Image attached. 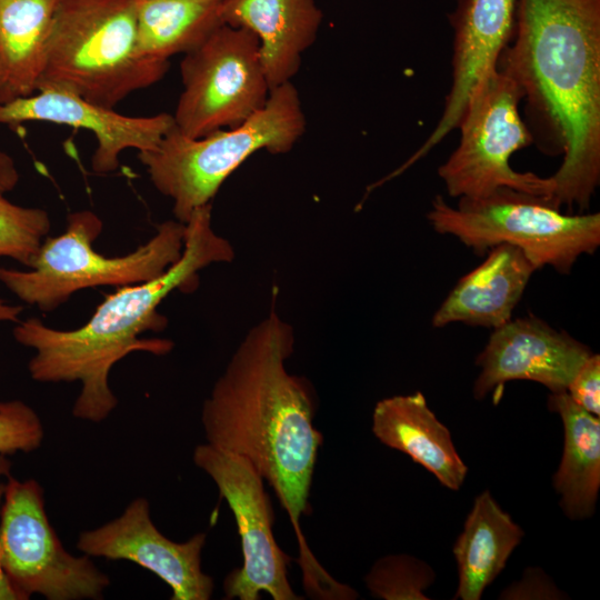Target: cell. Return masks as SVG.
Instances as JSON below:
<instances>
[{"instance_id": "4fadbf2b", "label": "cell", "mask_w": 600, "mask_h": 600, "mask_svg": "<svg viewBox=\"0 0 600 600\" xmlns=\"http://www.w3.org/2000/svg\"><path fill=\"white\" fill-rule=\"evenodd\" d=\"M517 0H458L448 19L452 28L451 84L442 113L424 142L403 163L409 169L457 129L480 83L498 66L510 43Z\"/></svg>"}, {"instance_id": "30bf717a", "label": "cell", "mask_w": 600, "mask_h": 600, "mask_svg": "<svg viewBox=\"0 0 600 600\" xmlns=\"http://www.w3.org/2000/svg\"><path fill=\"white\" fill-rule=\"evenodd\" d=\"M180 73L183 89L172 117L176 129L190 138L238 127L271 91L258 38L224 23L184 53Z\"/></svg>"}, {"instance_id": "7c38bea8", "label": "cell", "mask_w": 600, "mask_h": 600, "mask_svg": "<svg viewBox=\"0 0 600 600\" xmlns=\"http://www.w3.org/2000/svg\"><path fill=\"white\" fill-rule=\"evenodd\" d=\"M207 534L198 532L184 542L162 534L151 520L146 498L133 499L121 516L83 531L77 548L89 557L133 562L156 574L172 590V600H208L213 579L201 568Z\"/></svg>"}, {"instance_id": "f546056e", "label": "cell", "mask_w": 600, "mask_h": 600, "mask_svg": "<svg viewBox=\"0 0 600 600\" xmlns=\"http://www.w3.org/2000/svg\"><path fill=\"white\" fill-rule=\"evenodd\" d=\"M4 102H7V98H6L4 89H3L1 77H0V104Z\"/></svg>"}, {"instance_id": "7a4b0ae2", "label": "cell", "mask_w": 600, "mask_h": 600, "mask_svg": "<svg viewBox=\"0 0 600 600\" xmlns=\"http://www.w3.org/2000/svg\"><path fill=\"white\" fill-rule=\"evenodd\" d=\"M497 68L520 87L542 149L562 156L549 202L588 209L600 182V0H517Z\"/></svg>"}, {"instance_id": "5bb4252c", "label": "cell", "mask_w": 600, "mask_h": 600, "mask_svg": "<svg viewBox=\"0 0 600 600\" xmlns=\"http://www.w3.org/2000/svg\"><path fill=\"white\" fill-rule=\"evenodd\" d=\"M590 349L537 317L509 320L493 332L477 358L481 371L473 386L476 399L490 391L499 399L506 382L530 380L551 392L567 391Z\"/></svg>"}, {"instance_id": "277c9868", "label": "cell", "mask_w": 600, "mask_h": 600, "mask_svg": "<svg viewBox=\"0 0 600 600\" xmlns=\"http://www.w3.org/2000/svg\"><path fill=\"white\" fill-rule=\"evenodd\" d=\"M139 0H60L37 91L59 90L112 108L163 78L169 61L138 48Z\"/></svg>"}, {"instance_id": "5b68a950", "label": "cell", "mask_w": 600, "mask_h": 600, "mask_svg": "<svg viewBox=\"0 0 600 600\" xmlns=\"http://www.w3.org/2000/svg\"><path fill=\"white\" fill-rule=\"evenodd\" d=\"M306 131V116L292 82L270 91L266 104L243 123L201 138L173 127L148 151L138 152L154 188L172 201L176 220L186 223L211 203L226 179L259 150L289 152Z\"/></svg>"}, {"instance_id": "ba28073f", "label": "cell", "mask_w": 600, "mask_h": 600, "mask_svg": "<svg viewBox=\"0 0 600 600\" xmlns=\"http://www.w3.org/2000/svg\"><path fill=\"white\" fill-rule=\"evenodd\" d=\"M523 100L518 83L497 68L473 92L457 129V148L438 174L454 198H479L509 188L549 198L554 189L550 177L519 172L511 156L534 139L520 113Z\"/></svg>"}, {"instance_id": "83f0119b", "label": "cell", "mask_w": 600, "mask_h": 600, "mask_svg": "<svg viewBox=\"0 0 600 600\" xmlns=\"http://www.w3.org/2000/svg\"><path fill=\"white\" fill-rule=\"evenodd\" d=\"M11 466H12L11 461L7 458V456L0 453V480L2 478H8L10 476ZM2 493H3V484L0 483V509H1ZM0 600H19L14 591L11 589L6 577L3 576L1 569H0Z\"/></svg>"}, {"instance_id": "44dd1931", "label": "cell", "mask_w": 600, "mask_h": 600, "mask_svg": "<svg viewBox=\"0 0 600 600\" xmlns=\"http://www.w3.org/2000/svg\"><path fill=\"white\" fill-rule=\"evenodd\" d=\"M60 0H0V77L7 102L37 91Z\"/></svg>"}, {"instance_id": "8992f818", "label": "cell", "mask_w": 600, "mask_h": 600, "mask_svg": "<svg viewBox=\"0 0 600 600\" xmlns=\"http://www.w3.org/2000/svg\"><path fill=\"white\" fill-rule=\"evenodd\" d=\"M102 228V220L90 210L69 213L66 230L46 237L30 270L0 267V282L23 302L48 312L82 289L149 281L173 264L183 250L184 223L178 220L162 222L148 242L120 257L96 251L93 242Z\"/></svg>"}, {"instance_id": "d4e9b609", "label": "cell", "mask_w": 600, "mask_h": 600, "mask_svg": "<svg viewBox=\"0 0 600 600\" xmlns=\"http://www.w3.org/2000/svg\"><path fill=\"white\" fill-rule=\"evenodd\" d=\"M44 437L38 413L21 400L0 401V453H29L37 450Z\"/></svg>"}, {"instance_id": "2e32d148", "label": "cell", "mask_w": 600, "mask_h": 600, "mask_svg": "<svg viewBox=\"0 0 600 600\" xmlns=\"http://www.w3.org/2000/svg\"><path fill=\"white\" fill-rule=\"evenodd\" d=\"M220 12L224 24L258 38L271 90L298 73L323 18L314 0H221Z\"/></svg>"}, {"instance_id": "4316f807", "label": "cell", "mask_w": 600, "mask_h": 600, "mask_svg": "<svg viewBox=\"0 0 600 600\" xmlns=\"http://www.w3.org/2000/svg\"><path fill=\"white\" fill-rule=\"evenodd\" d=\"M19 181V172L13 159L0 150V196L11 191Z\"/></svg>"}, {"instance_id": "ffe728a7", "label": "cell", "mask_w": 600, "mask_h": 600, "mask_svg": "<svg viewBox=\"0 0 600 600\" xmlns=\"http://www.w3.org/2000/svg\"><path fill=\"white\" fill-rule=\"evenodd\" d=\"M551 411L560 414L564 429L563 454L553 484L560 506L571 519L590 517L600 487V420L577 404L567 391L551 392Z\"/></svg>"}, {"instance_id": "f1b7e54d", "label": "cell", "mask_w": 600, "mask_h": 600, "mask_svg": "<svg viewBox=\"0 0 600 600\" xmlns=\"http://www.w3.org/2000/svg\"><path fill=\"white\" fill-rule=\"evenodd\" d=\"M22 310L21 306L9 304L0 299V322H17Z\"/></svg>"}, {"instance_id": "6da1fadb", "label": "cell", "mask_w": 600, "mask_h": 600, "mask_svg": "<svg viewBox=\"0 0 600 600\" xmlns=\"http://www.w3.org/2000/svg\"><path fill=\"white\" fill-rule=\"evenodd\" d=\"M290 323L271 310L249 329L201 409L207 443L247 459L274 490L294 529L304 581L324 573L308 549L300 519L309 511L322 444L310 382L290 373Z\"/></svg>"}, {"instance_id": "9a60e30c", "label": "cell", "mask_w": 600, "mask_h": 600, "mask_svg": "<svg viewBox=\"0 0 600 600\" xmlns=\"http://www.w3.org/2000/svg\"><path fill=\"white\" fill-rule=\"evenodd\" d=\"M46 121L91 131L97 148L91 158L96 173H109L120 164L127 149L143 152L156 148L174 127L170 113L129 117L112 108L59 90H39L0 104V123Z\"/></svg>"}, {"instance_id": "484cf974", "label": "cell", "mask_w": 600, "mask_h": 600, "mask_svg": "<svg viewBox=\"0 0 600 600\" xmlns=\"http://www.w3.org/2000/svg\"><path fill=\"white\" fill-rule=\"evenodd\" d=\"M600 356L590 354L567 388L570 398L586 411L600 414Z\"/></svg>"}, {"instance_id": "3957f363", "label": "cell", "mask_w": 600, "mask_h": 600, "mask_svg": "<svg viewBox=\"0 0 600 600\" xmlns=\"http://www.w3.org/2000/svg\"><path fill=\"white\" fill-rule=\"evenodd\" d=\"M233 258L231 243L212 227L211 203L198 208L184 223L180 258L149 281L119 287L83 326L58 330L38 318H28L13 328L16 341L34 350L28 363L30 377L38 382L79 381L73 417L103 421L118 404L109 386L113 366L131 352L163 356L173 348L167 339L139 338L166 328L167 319L158 311L160 303L174 290H193L203 268Z\"/></svg>"}, {"instance_id": "8fae6325", "label": "cell", "mask_w": 600, "mask_h": 600, "mask_svg": "<svg viewBox=\"0 0 600 600\" xmlns=\"http://www.w3.org/2000/svg\"><path fill=\"white\" fill-rule=\"evenodd\" d=\"M192 459L228 502L241 540L243 563L226 577L224 598L258 600L267 592L274 600L299 599L288 581L289 558L273 536V511L262 477L247 459L209 443L197 446Z\"/></svg>"}, {"instance_id": "ac0fdd59", "label": "cell", "mask_w": 600, "mask_h": 600, "mask_svg": "<svg viewBox=\"0 0 600 600\" xmlns=\"http://www.w3.org/2000/svg\"><path fill=\"white\" fill-rule=\"evenodd\" d=\"M372 432L387 447L424 467L444 487L458 490L463 483L467 466L448 428L429 409L421 392L378 401L372 413Z\"/></svg>"}, {"instance_id": "cb8c5ba5", "label": "cell", "mask_w": 600, "mask_h": 600, "mask_svg": "<svg viewBox=\"0 0 600 600\" xmlns=\"http://www.w3.org/2000/svg\"><path fill=\"white\" fill-rule=\"evenodd\" d=\"M433 570L408 554L378 560L366 577L373 597L384 600H426L424 590L434 581Z\"/></svg>"}, {"instance_id": "7402d4cb", "label": "cell", "mask_w": 600, "mask_h": 600, "mask_svg": "<svg viewBox=\"0 0 600 600\" xmlns=\"http://www.w3.org/2000/svg\"><path fill=\"white\" fill-rule=\"evenodd\" d=\"M221 0H139L138 48L148 59L169 61L201 44L218 27Z\"/></svg>"}, {"instance_id": "52a82bcc", "label": "cell", "mask_w": 600, "mask_h": 600, "mask_svg": "<svg viewBox=\"0 0 600 600\" xmlns=\"http://www.w3.org/2000/svg\"><path fill=\"white\" fill-rule=\"evenodd\" d=\"M427 219L442 234L459 239L477 253L501 243L518 247L536 269L569 273L583 253L600 246V213H562L547 197L509 188L479 198H459L451 207L441 196Z\"/></svg>"}, {"instance_id": "603a6c76", "label": "cell", "mask_w": 600, "mask_h": 600, "mask_svg": "<svg viewBox=\"0 0 600 600\" xmlns=\"http://www.w3.org/2000/svg\"><path fill=\"white\" fill-rule=\"evenodd\" d=\"M50 229L46 210L21 207L0 196V259L30 267Z\"/></svg>"}, {"instance_id": "d6986e66", "label": "cell", "mask_w": 600, "mask_h": 600, "mask_svg": "<svg viewBox=\"0 0 600 600\" xmlns=\"http://www.w3.org/2000/svg\"><path fill=\"white\" fill-rule=\"evenodd\" d=\"M523 534L488 490L478 496L453 547L459 573L454 598L479 600Z\"/></svg>"}, {"instance_id": "9c48e42d", "label": "cell", "mask_w": 600, "mask_h": 600, "mask_svg": "<svg viewBox=\"0 0 600 600\" xmlns=\"http://www.w3.org/2000/svg\"><path fill=\"white\" fill-rule=\"evenodd\" d=\"M0 509V569L19 600L40 594L48 600L100 599L109 577L84 554L62 546L44 509L34 479L8 477Z\"/></svg>"}, {"instance_id": "e0dca14e", "label": "cell", "mask_w": 600, "mask_h": 600, "mask_svg": "<svg viewBox=\"0 0 600 600\" xmlns=\"http://www.w3.org/2000/svg\"><path fill=\"white\" fill-rule=\"evenodd\" d=\"M489 250L483 262L457 282L434 312L433 327L462 322L496 329L511 320L537 269L518 247L501 243Z\"/></svg>"}]
</instances>
